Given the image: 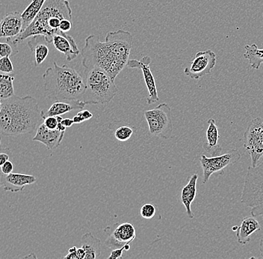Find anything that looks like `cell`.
Listing matches in <instances>:
<instances>
[{
    "label": "cell",
    "mask_w": 263,
    "mask_h": 259,
    "mask_svg": "<svg viewBox=\"0 0 263 259\" xmlns=\"http://www.w3.org/2000/svg\"><path fill=\"white\" fill-rule=\"evenodd\" d=\"M241 203L251 209V215L263 219V161L247 170Z\"/></svg>",
    "instance_id": "obj_6"
},
{
    "label": "cell",
    "mask_w": 263,
    "mask_h": 259,
    "mask_svg": "<svg viewBox=\"0 0 263 259\" xmlns=\"http://www.w3.org/2000/svg\"><path fill=\"white\" fill-rule=\"evenodd\" d=\"M44 124L48 129H57L59 121L57 116H52V117H46L44 119Z\"/></svg>",
    "instance_id": "obj_32"
},
{
    "label": "cell",
    "mask_w": 263,
    "mask_h": 259,
    "mask_svg": "<svg viewBox=\"0 0 263 259\" xmlns=\"http://www.w3.org/2000/svg\"><path fill=\"white\" fill-rule=\"evenodd\" d=\"M86 91L82 101L87 105L108 104L118 93L115 80L103 69H90L86 78Z\"/></svg>",
    "instance_id": "obj_5"
},
{
    "label": "cell",
    "mask_w": 263,
    "mask_h": 259,
    "mask_svg": "<svg viewBox=\"0 0 263 259\" xmlns=\"http://www.w3.org/2000/svg\"><path fill=\"white\" fill-rule=\"evenodd\" d=\"M37 182L35 177L32 175L22 173H11L1 176V185L3 190L12 193L21 192L26 185H32Z\"/></svg>",
    "instance_id": "obj_14"
},
{
    "label": "cell",
    "mask_w": 263,
    "mask_h": 259,
    "mask_svg": "<svg viewBox=\"0 0 263 259\" xmlns=\"http://www.w3.org/2000/svg\"><path fill=\"white\" fill-rule=\"evenodd\" d=\"M24 31L22 15L17 11L8 13L0 24V37L10 39L15 37Z\"/></svg>",
    "instance_id": "obj_13"
},
{
    "label": "cell",
    "mask_w": 263,
    "mask_h": 259,
    "mask_svg": "<svg viewBox=\"0 0 263 259\" xmlns=\"http://www.w3.org/2000/svg\"><path fill=\"white\" fill-rule=\"evenodd\" d=\"M65 132H60L58 129H48L44 123L39 126L33 142H39L46 146L47 150H53L60 147L65 137Z\"/></svg>",
    "instance_id": "obj_15"
},
{
    "label": "cell",
    "mask_w": 263,
    "mask_h": 259,
    "mask_svg": "<svg viewBox=\"0 0 263 259\" xmlns=\"http://www.w3.org/2000/svg\"><path fill=\"white\" fill-rule=\"evenodd\" d=\"M112 230L108 228V237L105 242L106 246L110 249L121 248L126 244H130L136 237V230L134 225L129 223L115 224L111 226Z\"/></svg>",
    "instance_id": "obj_11"
},
{
    "label": "cell",
    "mask_w": 263,
    "mask_h": 259,
    "mask_svg": "<svg viewBox=\"0 0 263 259\" xmlns=\"http://www.w3.org/2000/svg\"><path fill=\"white\" fill-rule=\"evenodd\" d=\"M245 50V58L249 61L251 68L259 70L261 65H263V49L258 48L256 44H254L246 45Z\"/></svg>",
    "instance_id": "obj_24"
},
{
    "label": "cell",
    "mask_w": 263,
    "mask_h": 259,
    "mask_svg": "<svg viewBox=\"0 0 263 259\" xmlns=\"http://www.w3.org/2000/svg\"><path fill=\"white\" fill-rule=\"evenodd\" d=\"M52 44L59 52L65 54L68 62H71L77 58L80 54L77 42L72 36L66 32L55 34L52 37Z\"/></svg>",
    "instance_id": "obj_16"
},
{
    "label": "cell",
    "mask_w": 263,
    "mask_h": 259,
    "mask_svg": "<svg viewBox=\"0 0 263 259\" xmlns=\"http://www.w3.org/2000/svg\"><path fill=\"white\" fill-rule=\"evenodd\" d=\"M238 227V226H233V229H233V231H237Z\"/></svg>",
    "instance_id": "obj_40"
},
{
    "label": "cell",
    "mask_w": 263,
    "mask_h": 259,
    "mask_svg": "<svg viewBox=\"0 0 263 259\" xmlns=\"http://www.w3.org/2000/svg\"><path fill=\"white\" fill-rule=\"evenodd\" d=\"M152 60L151 57L144 56L140 61L136 59H130L127 63V67L129 68H140L142 70L144 75V82L149 92V96L147 98V104L151 105L159 101L158 96L157 88L155 78L151 69V64Z\"/></svg>",
    "instance_id": "obj_12"
},
{
    "label": "cell",
    "mask_w": 263,
    "mask_h": 259,
    "mask_svg": "<svg viewBox=\"0 0 263 259\" xmlns=\"http://www.w3.org/2000/svg\"><path fill=\"white\" fill-rule=\"evenodd\" d=\"M241 159V154L237 150H230L227 153L217 156L207 157L203 154L200 157V162L203 169V183L205 184L213 173L221 172L229 165L237 163Z\"/></svg>",
    "instance_id": "obj_9"
},
{
    "label": "cell",
    "mask_w": 263,
    "mask_h": 259,
    "mask_svg": "<svg viewBox=\"0 0 263 259\" xmlns=\"http://www.w3.org/2000/svg\"><path fill=\"white\" fill-rule=\"evenodd\" d=\"M14 78L8 74L0 75V98L6 99L14 96Z\"/></svg>",
    "instance_id": "obj_25"
},
{
    "label": "cell",
    "mask_w": 263,
    "mask_h": 259,
    "mask_svg": "<svg viewBox=\"0 0 263 259\" xmlns=\"http://www.w3.org/2000/svg\"><path fill=\"white\" fill-rule=\"evenodd\" d=\"M217 63V55L210 50L198 52L191 62L190 67L184 70V73L193 80H199L210 74Z\"/></svg>",
    "instance_id": "obj_10"
},
{
    "label": "cell",
    "mask_w": 263,
    "mask_h": 259,
    "mask_svg": "<svg viewBox=\"0 0 263 259\" xmlns=\"http://www.w3.org/2000/svg\"><path fill=\"white\" fill-rule=\"evenodd\" d=\"M133 131L129 126H120L115 131V137L119 142H126L133 135Z\"/></svg>",
    "instance_id": "obj_27"
},
{
    "label": "cell",
    "mask_w": 263,
    "mask_h": 259,
    "mask_svg": "<svg viewBox=\"0 0 263 259\" xmlns=\"http://www.w3.org/2000/svg\"><path fill=\"white\" fill-rule=\"evenodd\" d=\"M18 44H15L11 40L6 39V42L0 43V56L3 57L14 56L18 53Z\"/></svg>",
    "instance_id": "obj_26"
},
{
    "label": "cell",
    "mask_w": 263,
    "mask_h": 259,
    "mask_svg": "<svg viewBox=\"0 0 263 259\" xmlns=\"http://www.w3.org/2000/svg\"><path fill=\"white\" fill-rule=\"evenodd\" d=\"M66 126H64L62 123H59L57 126L58 130L60 131V132H65L66 130Z\"/></svg>",
    "instance_id": "obj_38"
},
{
    "label": "cell",
    "mask_w": 263,
    "mask_h": 259,
    "mask_svg": "<svg viewBox=\"0 0 263 259\" xmlns=\"http://www.w3.org/2000/svg\"><path fill=\"white\" fill-rule=\"evenodd\" d=\"M77 250H78V248L77 247H71L69 250L68 254L65 256V258L78 259V257H77Z\"/></svg>",
    "instance_id": "obj_35"
},
{
    "label": "cell",
    "mask_w": 263,
    "mask_h": 259,
    "mask_svg": "<svg viewBox=\"0 0 263 259\" xmlns=\"http://www.w3.org/2000/svg\"><path fill=\"white\" fill-rule=\"evenodd\" d=\"M0 71L3 73H11L14 72V65L10 57H3L0 59Z\"/></svg>",
    "instance_id": "obj_29"
},
{
    "label": "cell",
    "mask_w": 263,
    "mask_h": 259,
    "mask_svg": "<svg viewBox=\"0 0 263 259\" xmlns=\"http://www.w3.org/2000/svg\"><path fill=\"white\" fill-rule=\"evenodd\" d=\"M259 251H260L261 257L263 258V238L261 239L259 243Z\"/></svg>",
    "instance_id": "obj_39"
},
{
    "label": "cell",
    "mask_w": 263,
    "mask_h": 259,
    "mask_svg": "<svg viewBox=\"0 0 263 259\" xmlns=\"http://www.w3.org/2000/svg\"><path fill=\"white\" fill-rule=\"evenodd\" d=\"M30 38V40L28 42V46L30 50L34 53V66L39 67L48 56L49 47L43 43L46 42L44 36H32Z\"/></svg>",
    "instance_id": "obj_21"
},
{
    "label": "cell",
    "mask_w": 263,
    "mask_h": 259,
    "mask_svg": "<svg viewBox=\"0 0 263 259\" xmlns=\"http://www.w3.org/2000/svg\"><path fill=\"white\" fill-rule=\"evenodd\" d=\"M156 207L155 205L147 203L142 206L140 210L141 217L144 219H152L156 215Z\"/></svg>",
    "instance_id": "obj_28"
},
{
    "label": "cell",
    "mask_w": 263,
    "mask_h": 259,
    "mask_svg": "<svg viewBox=\"0 0 263 259\" xmlns=\"http://www.w3.org/2000/svg\"><path fill=\"white\" fill-rule=\"evenodd\" d=\"M46 94L50 101H81L86 91L85 80L73 68L65 65L47 69L43 75Z\"/></svg>",
    "instance_id": "obj_3"
},
{
    "label": "cell",
    "mask_w": 263,
    "mask_h": 259,
    "mask_svg": "<svg viewBox=\"0 0 263 259\" xmlns=\"http://www.w3.org/2000/svg\"><path fill=\"white\" fill-rule=\"evenodd\" d=\"M13 170H14V163L11 161H8L1 166L2 173L3 174H10L13 173Z\"/></svg>",
    "instance_id": "obj_34"
},
{
    "label": "cell",
    "mask_w": 263,
    "mask_h": 259,
    "mask_svg": "<svg viewBox=\"0 0 263 259\" xmlns=\"http://www.w3.org/2000/svg\"><path fill=\"white\" fill-rule=\"evenodd\" d=\"M73 26V21L69 19H62L60 24V30L62 32H67L72 29Z\"/></svg>",
    "instance_id": "obj_33"
},
{
    "label": "cell",
    "mask_w": 263,
    "mask_h": 259,
    "mask_svg": "<svg viewBox=\"0 0 263 259\" xmlns=\"http://www.w3.org/2000/svg\"><path fill=\"white\" fill-rule=\"evenodd\" d=\"M244 147L251 159V166L256 167L263 156V121L261 117L251 119L244 137Z\"/></svg>",
    "instance_id": "obj_8"
},
{
    "label": "cell",
    "mask_w": 263,
    "mask_h": 259,
    "mask_svg": "<svg viewBox=\"0 0 263 259\" xmlns=\"http://www.w3.org/2000/svg\"><path fill=\"white\" fill-rule=\"evenodd\" d=\"M130 244H126V245L121 247V248L114 249L111 251V255L108 257V259H118L123 258V250H130Z\"/></svg>",
    "instance_id": "obj_31"
},
{
    "label": "cell",
    "mask_w": 263,
    "mask_h": 259,
    "mask_svg": "<svg viewBox=\"0 0 263 259\" xmlns=\"http://www.w3.org/2000/svg\"><path fill=\"white\" fill-rule=\"evenodd\" d=\"M81 242V247L86 252L85 259L98 258L100 256L102 251V242L100 239L88 232L82 235Z\"/></svg>",
    "instance_id": "obj_22"
},
{
    "label": "cell",
    "mask_w": 263,
    "mask_h": 259,
    "mask_svg": "<svg viewBox=\"0 0 263 259\" xmlns=\"http://www.w3.org/2000/svg\"><path fill=\"white\" fill-rule=\"evenodd\" d=\"M261 230V226L254 216H250L243 219L241 225L236 231V238L238 242L246 245L251 242V236L257 231Z\"/></svg>",
    "instance_id": "obj_20"
},
{
    "label": "cell",
    "mask_w": 263,
    "mask_h": 259,
    "mask_svg": "<svg viewBox=\"0 0 263 259\" xmlns=\"http://www.w3.org/2000/svg\"><path fill=\"white\" fill-rule=\"evenodd\" d=\"M46 1L47 0H32V3L21 14L23 21H24V31L32 24L35 17L39 15V13L44 7Z\"/></svg>",
    "instance_id": "obj_23"
},
{
    "label": "cell",
    "mask_w": 263,
    "mask_h": 259,
    "mask_svg": "<svg viewBox=\"0 0 263 259\" xmlns=\"http://www.w3.org/2000/svg\"><path fill=\"white\" fill-rule=\"evenodd\" d=\"M132 46L133 35L123 29L108 32L104 42H100L98 35L91 34L85 39L82 48V66L89 70L100 67L115 80L127 66Z\"/></svg>",
    "instance_id": "obj_1"
},
{
    "label": "cell",
    "mask_w": 263,
    "mask_h": 259,
    "mask_svg": "<svg viewBox=\"0 0 263 259\" xmlns=\"http://www.w3.org/2000/svg\"><path fill=\"white\" fill-rule=\"evenodd\" d=\"M93 117V114L90 112L88 110H83V111H80L78 114L73 118L74 124H79L85 122V121H88Z\"/></svg>",
    "instance_id": "obj_30"
},
{
    "label": "cell",
    "mask_w": 263,
    "mask_h": 259,
    "mask_svg": "<svg viewBox=\"0 0 263 259\" xmlns=\"http://www.w3.org/2000/svg\"><path fill=\"white\" fill-rule=\"evenodd\" d=\"M144 117L147 121L149 133L154 137L160 138H170L173 125L172 108L167 103H162L155 109L144 111Z\"/></svg>",
    "instance_id": "obj_7"
},
{
    "label": "cell",
    "mask_w": 263,
    "mask_h": 259,
    "mask_svg": "<svg viewBox=\"0 0 263 259\" xmlns=\"http://www.w3.org/2000/svg\"><path fill=\"white\" fill-rule=\"evenodd\" d=\"M35 98L13 96L1 99L0 129L2 135L16 137L32 133L39 127L44 119Z\"/></svg>",
    "instance_id": "obj_2"
},
{
    "label": "cell",
    "mask_w": 263,
    "mask_h": 259,
    "mask_svg": "<svg viewBox=\"0 0 263 259\" xmlns=\"http://www.w3.org/2000/svg\"><path fill=\"white\" fill-rule=\"evenodd\" d=\"M198 176L192 175L189 180V183L182 188L181 191L180 201L186 211L187 215L190 219L195 217V214L192 210V204L195 201L197 195V183Z\"/></svg>",
    "instance_id": "obj_19"
},
{
    "label": "cell",
    "mask_w": 263,
    "mask_h": 259,
    "mask_svg": "<svg viewBox=\"0 0 263 259\" xmlns=\"http://www.w3.org/2000/svg\"><path fill=\"white\" fill-rule=\"evenodd\" d=\"M62 124L67 128L70 127L74 124L73 119H70V118H65L62 121Z\"/></svg>",
    "instance_id": "obj_37"
},
{
    "label": "cell",
    "mask_w": 263,
    "mask_h": 259,
    "mask_svg": "<svg viewBox=\"0 0 263 259\" xmlns=\"http://www.w3.org/2000/svg\"><path fill=\"white\" fill-rule=\"evenodd\" d=\"M209 126L206 131L207 142L203 144V150L210 157L217 156L219 155L222 151L221 145L218 144L219 139V132L218 127L215 123V119H208Z\"/></svg>",
    "instance_id": "obj_18"
},
{
    "label": "cell",
    "mask_w": 263,
    "mask_h": 259,
    "mask_svg": "<svg viewBox=\"0 0 263 259\" xmlns=\"http://www.w3.org/2000/svg\"><path fill=\"white\" fill-rule=\"evenodd\" d=\"M9 155L8 154L4 153V152H1L0 153V166L6 163V162L9 161Z\"/></svg>",
    "instance_id": "obj_36"
},
{
    "label": "cell",
    "mask_w": 263,
    "mask_h": 259,
    "mask_svg": "<svg viewBox=\"0 0 263 259\" xmlns=\"http://www.w3.org/2000/svg\"><path fill=\"white\" fill-rule=\"evenodd\" d=\"M64 19L73 21L72 9L68 0H47L32 24L22 33L8 40L18 44L32 36L42 35L46 42L51 44L55 34L62 33L60 24Z\"/></svg>",
    "instance_id": "obj_4"
},
{
    "label": "cell",
    "mask_w": 263,
    "mask_h": 259,
    "mask_svg": "<svg viewBox=\"0 0 263 259\" xmlns=\"http://www.w3.org/2000/svg\"><path fill=\"white\" fill-rule=\"evenodd\" d=\"M85 102L81 101H58L52 103L47 110H42L41 114L44 119L52 116L62 115L75 110H82L86 106Z\"/></svg>",
    "instance_id": "obj_17"
}]
</instances>
